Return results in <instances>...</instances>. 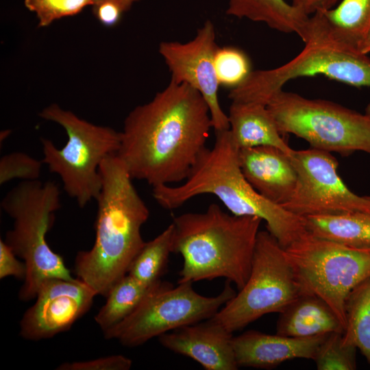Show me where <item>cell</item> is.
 I'll use <instances>...</instances> for the list:
<instances>
[{
	"label": "cell",
	"instance_id": "6da1fadb",
	"mask_svg": "<svg viewBox=\"0 0 370 370\" xmlns=\"http://www.w3.org/2000/svg\"><path fill=\"white\" fill-rule=\"evenodd\" d=\"M212 123L202 95L170 80L149 102L126 116L117 156L133 180L153 187L182 182L206 143Z\"/></svg>",
	"mask_w": 370,
	"mask_h": 370
},
{
	"label": "cell",
	"instance_id": "7a4b0ae2",
	"mask_svg": "<svg viewBox=\"0 0 370 370\" xmlns=\"http://www.w3.org/2000/svg\"><path fill=\"white\" fill-rule=\"evenodd\" d=\"M102 186L96 199L95 240L89 250L80 251L74 263L77 278L97 295L106 297L127 274L145 241L141 227L149 210L135 188L132 178L116 153L99 168Z\"/></svg>",
	"mask_w": 370,
	"mask_h": 370
},
{
	"label": "cell",
	"instance_id": "3957f363",
	"mask_svg": "<svg viewBox=\"0 0 370 370\" xmlns=\"http://www.w3.org/2000/svg\"><path fill=\"white\" fill-rule=\"evenodd\" d=\"M238 152L229 130L215 132L213 147L204 149L183 183L153 187V197L162 208L174 210L197 196L214 195L231 214L264 221L267 230L286 249L306 232L304 219L269 201L250 184Z\"/></svg>",
	"mask_w": 370,
	"mask_h": 370
},
{
	"label": "cell",
	"instance_id": "277c9868",
	"mask_svg": "<svg viewBox=\"0 0 370 370\" xmlns=\"http://www.w3.org/2000/svg\"><path fill=\"white\" fill-rule=\"evenodd\" d=\"M262 221L228 214L216 204L175 217L173 253L183 258L178 282L224 278L241 290L250 274Z\"/></svg>",
	"mask_w": 370,
	"mask_h": 370
},
{
	"label": "cell",
	"instance_id": "5b68a950",
	"mask_svg": "<svg viewBox=\"0 0 370 370\" xmlns=\"http://www.w3.org/2000/svg\"><path fill=\"white\" fill-rule=\"evenodd\" d=\"M1 209L13 220L5 243L25 262L26 275L18 291L21 301L35 299L47 280H73L63 258L47 241L55 213L61 207L60 190L53 182L24 180L10 189L1 201Z\"/></svg>",
	"mask_w": 370,
	"mask_h": 370
},
{
	"label": "cell",
	"instance_id": "8992f818",
	"mask_svg": "<svg viewBox=\"0 0 370 370\" xmlns=\"http://www.w3.org/2000/svg\"><path fill=\"white\" fill-rule=\"evenodd\" d=\"M40 116L61 125L68 138L61 149L42 138V161L60 177L66 194L84 208L100 193V166L107 157L117 153L121 132L90 123L57 104L44 108Z\"/></svg>",
	"mask_w": 370,
	"mask_h": 370
},
{
	"label": "cell",
	"instance_id": "52a82bcc",
	"mask_svg": "<svg viewBox=\"0 0 370 370\" xmlns=\"http://www.w3.org/2000/svg\"><path fill=\"white\" fill-rule=\"evenodd\" d=\"M282 135L291 134L312 148L347 156L370 154V116L338 103L279 92L267 106Z\"/></svg>",
	"mask_w": 370,
	"mask_h": 370
},
{
	"label": "cell",
	"instance_id": "ba28073f",
	"mask_svg": "<svg viewBox=\"0 0 370 370\" xmlns=\"http://www.w3.org/2000/svg\"><path fill=\"white\" fill-rule=\"evenodd\" d=\"M304 293L285 249L268 230L259 231L247 281L210 319L234 333L280 313Z\"/></svg>",
	"mask_w": 370,
	"mask_h": 370
},
{
	"label": "cell",
	"instance_id": "9c48e42d",
	"mask_svg": "<svg viewBox=\"0 0 370 370\" xmlns=\"http://www.w3.org/2000/svg\"><path fill=\"white\" fill-rule=\"evenodd\" d=\"M284 249L304 293L323 299L345 328L346 299L370 278V247L347 245L306 232Z\"/></svg>",
	"mask_w": 370,
	"mask_h": 370
},
{
	"label": "cell",
	"instance_id": "30bf717a",
	"mask_svg": "<svg viewBox=\"0 0 370 370\" xmlns=\"http://www.w3.org/2000/svg\"><path fill=\"white\" fill-rule=\"evenodd\" d=\"M227 281L221 292L206 297L197 293L193 282H178L176 286L159 281L153 284L134 312L103 333L123 346L134 347L150 339L212 317L236 294Z\"/></svg>",
	"mask_w": 370,
	"mask_h": 370
},
{
	"label": "cell",
	"instance_id": "8fae6325",
	"mask_svg": "<svg viewBox=\"0 0 370 370\" xmlns=\"http://www.w3.org/2000/svg\"><path fill=\"white\" fill-rule=\"evenodd\" d=\"M324 76L355 87L370 88V58L367 54L329 42L310 40L289 62L274 69L251 71L232 88V102L267 106L289 81L303 77Z\"/></svg>",
	"mask_w": 370,
	"mask_h": 370
},
{
	"label": "cell",
	"instance_id": "7c38bea8",
	"mask_svg": "<svg viewBox=\"0 0 370 370\" xmlns=\"http://www.w3.org/2000/svg\"><path fill=\"white\" fill-rule=\"evenodd\" d=\"M297 173L293 193L282 206L301 217L370 212V195L352 192L337 173L338 161L330 152L310 148L290 156Z\"/></svg>",
	"mask_w": 370,
	"mask_h": 370
},
{
	"label": "cell",
	"instance_id": "4fadbf2b",
	"mask_svg": "<svg viewBox=\"0 0 370 370\" xmlns=\"http://www.w3.org/2000/svg\"><path fill=\"white\" fill-rule=\"evenodd\" d=\"M218 46L213 23L206 21L191 40L182 43L163 41L159 53L171 73V81L184 83L197 90L206 102L214 132L230 128L228 116L219 100L220 86L214 66Z\"/></svg>",
	"mask_w": 370,
	"mask_h": 370
},
{
	"label": "cell",
	"instance_id": "5bb4252c",
	"mask_svg": "<svg viewBox=\"0 0 370 370\" xmlns=\"http://www.w3.org/2000/svg\"><path fill=\"white\" fill-rule=\"evenodd\" d=\"M96 295L77 278L46 280L36 294V301L20 321V336L38 341L69 330L90 310Z\"/></svg>",
	"mask_w": 370,
	"mask_h": 370
},
{
	"label": "cell",
	"instance_id": "9a60e30c",
	"mask_svg": "<svg viewBox=\"0 0 370 370\" xmlns=\"http://www.w3.org/2000/svg\"><path fill=\"white\" fill-rule=\"evenodd\" d=\"M233 333L212 319L163 334L159 342L166 349L192 358L206 370H236Z\"/></svg>",
	"mask_w": 370,
	"mask_h": 370
},
{
	"label": "cell",
	"instance_id": "2e32d148",
	"mask_svg": "<svg viewBox=\"0 0 370 370\" xmlns=\"http://www.w3.org/2000/svg\"><path fill=\"white\" fill-rule=\"evenodd\" d=\"M327 334L297 338L249 330L233 336L232 346L238 367L271 369L295 358L312 360Z\"/></svg>",
	"mask_w": 370,
	"mask_h": 370
},
{
	"label": "cell",
	"instance_id": "e0dca14e",
	"mask_svg": "<svg viewBox=\"0 0 370 370\" xmlns=\"http://www.w3.org/2000/svg\"><path fill=\"white\" fill-rule=\"evenodd\" d=\"M238 159L245 177L262 197L281 206L288 201L297 182L290 156L274 147L260 146L239 149Z\"/></svg>",
	"mask_w": 370,
	"mask_h": 370
},
{
	"label": "cell",
	"instance_id": "ac0fdd59",
	"mask_svg": "<svg viewBox=\"0 0 370 370\" xmlns=\"http://www.w3.org/2000/svg\"><path fill=\"white\" fill-rule=\"evenodd\" d=\"M369 29L370 0H341L309 17L304 43L321 41L360 51Z\"/></svg>",
	"mask_w": 370,
	"mask_h": 370
},
{
	"label": "cell",
	"instance_id": "d6986e66",
	"mask_svg": "<svg viewBox=\"0 0 370 370\" xmlns=\"http://www.w3.org/2000/svg\"><path fill=\"white\" fill-rule=\"evenodd\" d=\"M230 132L239 149L271 146L288 156L293 151L267 106L251 102H232L227 114Z\"/></svg>",
	"mask_w": 370,
	"mask_h": 370
},
{
	"label": "cell",
	"instance_id": "ffe728a7",
	"mask_svg": "<svg viewBox=\"0 0 370 370\" xmlns=\"http://www.w3.org/2000/svg\"><path fill=\"white\" fill-rule=\"evenodd\" d=\"M344 327L330 306L321 297L304 293L280 313L276 333L305 338L334 332Z\"/></svg>",
	"mask_w": 370,
	"mask_h": 370
},
{
	"label": "cell",
	"instance_id": "44dd1931",
	"mask_svg": "<svg viewBox=\"0 0 370 370\" xmlns=\"http://www.w3.org/2000/svg\"><path fill=\"white\" fill-rule=\"evenodd\" d=\"M226 14L263 23L284 33H295L304 42L309 17L285 0H227Z\"/></svg>",
	"mask_w": 370,
	"mask_h": 370
},
{
	"label": "cell",
	"instance_id": "7402d4cb",
	"mask_svg": "<svg viewBox=\"0 0 370 370\" xmlns=\"http://www.w3.org/2000/svg\"><path fill=\"white\" fill-rule=\"evenodd\" d=\"M306 232L323 239L360 247H370V212L304 217Z\"/></svg>",
	"mask_w": 370,
	"mask_h": 370
},
{
	"label": "cell",
	"instance_id": "603a6c76",
	"mask_svg": "<svg viewBox=\"0 0 370 370\" xmlns=\"http://www.w3.org/2000/svg\"><path fill=\"white\" fill-rule=\"evenodd\" d=\"M345 310L343 343L358 349L370 365V278L352 290Z\"/></svg>",
	"mask_w": 370,
	"mask_h": 370
},
{
	"label": "cell",
	"instance_id": "cb8c5ba5",
	"mask_svg": "<svg viewBox=\"0 0 370 370\" xmlns=\"http://www.w3.org/2000/svg\"><path fill=\"white\" fill-rule=\"evenodd\" d=\"M152 286H147L129 274L119 280L110 290L106 303L94 317L103 333L132 314Z\"/></svg>",
	"mask_w": 370,
	"mask_h": 370
},
{
	"label": "cell",
	"instance_id": "d4e9b609",
	"mask_svg": "<svg viewBox=\"0 0 370 370\" xmlns=\"http://www.w3.org/2000/svg\"><path fill=\"white\" fill-rule=\"evenodd\" d=\"M174 225L171 223L153 239L145 242L132 261L127 274L151 286L160 281L173 253Z\"/></svg>",
	"mask_w": 370,
	"mask_h": 370
},
{
	"label": "cell",
	"instance_id": "484cf974",
	"mask_svg": "<svg viewBox=\"0 0 370 370\" xmlns=\"http://www.w3.org/2000/svg\"><path fill=\"white\" fill-rule=\"evenodd\" d=\"M342 338L341 332L327 334L312 359L318 370H354L357 368V349L344 345Z\"/></svg>",
	"mask_w": 370,
	"mask_h": 370
},
{
	"label": "cell",
	"instance_id": "4316f807",
	"mask_svg": "<svg viewBox=\"0 0 370 370\" xmlns=\"http://www.w3.org/2000/svg\"><path fill=\"white\" fill-rule=\"evenodd\" d=\"M214 66L220 86L231 89L240 85L251 72L247 55L233 47H217L214 55Z\"/></svg>",
	"mask_w": 370,
	"mask_h": 370
},
{
	"label": "cell",
	"instance_id": "83f0119b",
	"mask_svg": "<svg viewBox=\"0 0 370 370\" xmlns=\"http://www.w3.org/2000/svg\"><path fill=\"white\" fill-rule=\"evenodd\" d=\"M92 3L93 0H25L26 8L36 14L41 27L60 18L77 14Z\"/></svg>",
	"mask_w": 370,
	"mask_h": 370
},
{
	"label": "cell",
	"instance_id": "f1b7e54d",
	"mask_svg": "<svg viewBox=\"0 0 370 370\" xmlns=\"http://www.w3.org/2000/svg\"><path fill=\"white\" fill-rule=\"evenodd\" d=\"M42 161L34 158L23 152H12L0 160V184L14 179L24 180H39Z\"/></svg>",
	"mask_w": 370,
	"mask_h": 370
},
{
	"label": "cell",
	"instance_id": "f546056e",
	"mask_svg": "<svg viewBox=\"0 0 370 370\" xmlns=\"http://www.w3.org/2000/svg\"><path fill=\"white\" fill-rule=\"evenodd\" d=\"M132 360L123 355H112L84 361L66 362L58 370H129Z\"/></svg>",
	"mask_w": 370,
	"mask_h": 370
},
{
	"label": "cell",
	"instance_id": "4dcf8cb0",
	"mask_svg": "<svg viewBox=\"0 0 370 370\" xmlns=\"http://www.w3.org/2000/svg\"><path fill=\"white\" fill-rule=\"evenodd\" d=\"M2 239L0 240V279L14 277L23 280L26 275V266Z\"/></svg>",
	"mask_w": 370,
	"mask_h": 370
},
{
	"label": "cell",
	"instance_id": "1f68e13d",
	"mask_svg": "<svg viewBox=\"0 0 370 370\" xmlns=\"http://www.w3.org/2000/svg\"><path fill=\"white\" fill-rule=\"evenodd\" d=\"M93 6V12L100 23L107 27L114 26L119 21L124 11L115 2L105 0Z\"/></svg>",
	"mask_w": 370,
	"mask_h": 370
},
{
	"label": "cell",
	"instance_id": "d6a6232c",
	"mask_svg": "<svg viewBox=\"0 0 370 370\" xmlns=\"http://www.w3.org/2000/svg\"><path fill=\"white\" fill-rule=\"evenodd\" d=\"M295 8L306 16L334 7L341 0H291Z\"/></svg>",
	"mask_w": 370,
	"mask_h": 370
},
{
	"label": "cell",
	"instance_id": "836d02e7",
	"mask_svg": "<svg viewBox=\"0 0 370 370\" xmlns=\"http://www.w3.org/2000/svg\"><path fill=\"white\" fill-rule=\"evenodd\" d=\"M105 1V0H93L92 5H94V4L97 3H99L100 1ZM110 1H112L115 2L116 3H117L121 8V9L124 12H125L126 10H127L131 7V5H132L133 3H134V2H136V1H137L138 0H110Z\"/></svg>",
	"mask_w": 370,
	"mask_h": 370
},
{
	"label": "cell",
	"instance_id": "e575fe53",
	"mask_svg": "<svg viewBox=\"0 0 370 370\" xmlns=\"http://www.w3.org/2000/svg\"><path fill=\"white\" fill-rule=\"evenodd\" d=\"M360 51L364 54H368L370 53V29L366 35L360 47Z\"/></svg>",
	"mask_w": 370,
	"mask_h": 370
},
{
	"label": "cell",
	"instance_id": "d590c367",
	"mask_svg": "<svg viewBox=\"0 0 370 370\" xmlns=\"http://www.w3.org/2000/svg\"><path fill=\"white\" fill-rule=\"evenodd\" d=\"M365 114H367L368 116H370V100L369 101V103H367V107L365 108Z\"/></svg>",
	"mask_w": 370,
	"mask_h": 370
}]
</instances>
